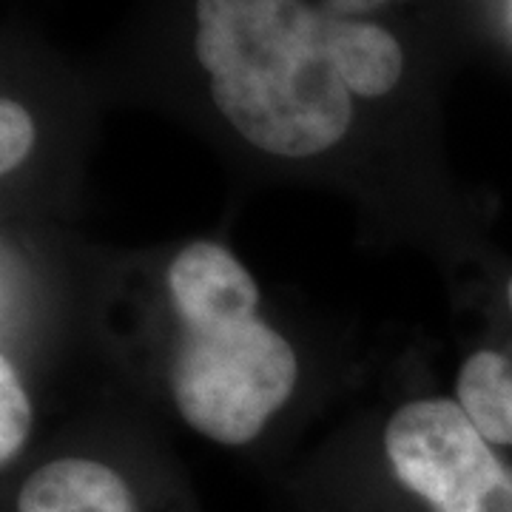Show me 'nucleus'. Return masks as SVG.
Masks as SVG:
<instances>
[{
    "label": "nucleus",
    "instance_id": "obj_1",
    "mask_svg": "<svg viewBox=\"0 0 512 512\" xmlns=\"http://www.w3.org/2000/svg\"><path fill=\"white\" fill-rule=\"evenodd\" d=\"M328 23L302 0H197V60L251 146L299 160L348 134L353 103Z\"/></svg>",
    "mask_w": 512,
    "mask_h": 512
},
{
    "label": "nucleus",
    "instance_id": "obj_2",
    "mask_svg": "<svg viewBox=\"0 0 512 512\" xmlns=\"http://www.w3.org/2000/svg\"><path fill=\"white\" fill-rule=\"evenodd\" d=\"M299 362L291 342L259 316L183 325L168 382L177 410L205 439L254 441L291 399Z\"/></svg>",
    "mask_w": 512,
    "mask_h": 512
},
{
    "label": "nucleus",
    "instance_id": "obj_3",
    "mask_svg": "<svg viewBox=\"0 0 512 512\" xmlns=\"http://www.w3.org/2000/svg\"><path fill=\"white\" fill-rule=\"evenodd\" d=\"M384 453L410 493L433 512H512V476L456 402L421 399L399 407Z\"/></svg>",
    "mask_w": 512,
    "mask_h": 512
},
{
    "label": "nucleus",
    "instance_id": "obj_4",
    "mask_svg": "<svg viewBox=\"0 0 512 512\" xmlns=\"http://www.w3.org/2000/svg\"><path fill=\"white\" fill-rule=\"evenodd\" d=\"M171 305L183 325L256 316L259 288L248 268L217 242H191L168 268Z\"/></svg>",
    "mask_w": 512,
    "mask_h": 512
},
{
    "label": "nucleus",
    "instance_id": "obj_5",
    "mask_svg": "<svg viewBox=\"0 0 512 512\" xmlns=\"http://www.w3.org/2000/svg\"><path fill=\"white\" fill-rule=\"evenodd\" d=\"M18 512H137L120 473L94 458L43 464L18 493Z\"/></svg>",
    "mask_w": 512,
    "mask_h": 512
},
{
    "label": "nucleus",
    "instance_id": "obj_6",
    "mask_svg": "<svg viewBox=\"0 0 512 512\" xmlns=\"http://www.w3.org/2000/svg\"><path fill=\"white\" fill-rule=\"evenodd\" d=\"M330 55L350 94L384 97L402 80L404 57L396 37L373 23L330 20Z\"/></svg>",
    "mask_w": 512,
    "mask_h": 512
},
{
    "label": "nucleus",
    "instance_id": "obj_7",
    "mask_svg": "<svg viewBox=\"0 0 512 512\" xmlns=\"http://www.w3.org/2000/svg\"><path fill=\"white\" fill-rule=\"evenodd\" d=\"M458 407L490 444H512V365L495 350L473 353L458 373Z\"/></svg>",
    "mask_w": 512,
    "mask_h": 512
},
{
    "label": "nucleus",
    "instance_id": "obj_8",
    "mask_svg": "<svg viewBox=\"0 0 512 512\" xmlns=\"http://www.w3.org/2000/svg\"><path fill=\"white\" fill-rule=\"evenodd\" d=\"M32 430V402L9 359H0V464L18 456Z\"/></svg>",
    "mask_w": 512,
    "mask_h": 512
},
{
    "label": "nucleus",
    "instance_id": "obj_9",
    "mask_svg": "<svg viewBox=\"0 0 512 512\" xmlns=\"http://www.w3.org/2000/svg\"><path fill=\"white\" fill-rule=\"evenodd\" d=\"M35 146V126L29 111L18 100L3 97L0 103V171L12 174Z\"/></svg>",
    "mask_w": 512,
    "mask_h": 512
},
{
    "label": "nucleus",
    "instance_id": "obj_10",
    "mask_svg": "<svg viewBox=\"0 0 512 512\" xmlns=\"http://www.w3.org/2000/svg\"><path fill=\"white\" fill-rule=\"evenodd\" d=\"M507 296H510V308H512V279H510V285H507Z\"/></svg>",
    "mask_w": 512,
    "mask_h": 512
}]
</instances>
